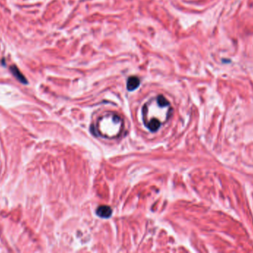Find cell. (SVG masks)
Returning a JSON list of instances; mask_svg holds the SVG:
<instances>
[{
    "instance_id": "cell-1",
    "label": "cell",
    "mask_w": 253,
    "mask_h": 253,
    "mask_svg": "<svg viewBox=\"0 0 253 253\" xmlns=\"http://www.w3.org/2000/svg\"><path fill=\"white\" fill-rule=\"evenodd\" d=\"M156 102L158 103L157 112H156L155 107L150 106L149 103L145 104L142 108V115L145 124L150 120H157L162 124L169 119L173 113V109L169 101L164 96H158Z\"/></svg>"
},
{
    "instance_id": "cell-2",
    "label": "cell",
    "mask_w": 253,
    "mask_h": 253,
    "mask_svg": "<svg viewBox=\"0 0 253 253\" xmlns=\"http://www.w3.org/2000/svg\"><path fill=\"white\" fill-rule=\"evenodd\" d=\"M123 126V120L119 115L108 114L98 120L96 130L99 136L108 139H114L120 135Z\"/></svg>"
},
{
    "instance_id": "cell-3",
    "label": "cell",
    "mask_w": 253,
    "mask_h": 253,
    "mask_svg": "<svg viewBox=\"0 0 253 253\" xmlns=\"http://www.w3.org/2000/svg\"><path fill=\"white\" fill-rule=\"evenodd\" d=\"M112 209L108 206H100L96 210L98 216L102 218H108L112 215Z\"/></svg>"
},
{
    "instance_id": "cell-4",
    "label": "cell",
    "mask_w": 253,
    "mask_h": 253,
    "mask_svg": "<svg viewBox=\"0 0 253 253\" xmlns=\"http://www.w3.org/2000/svg\"><path fill=\"white\" fill-rule=\"evenodd\" d=\"M140 85V80L136 76L130 77L127 79V88L128 91H132L136 90Z\"/></svg>"
},
{
    "instance_id": "cell-5",
    "label": "cell",
    "mask_w": 253,
    "mask_h": 253,
    "mask_svg": "<svg viewBox=\"0 0 253 253\" xmlns=\"http://www.w3.org/2000/svg\"><path fill=\"white\" fill-rule=\"evenodd\" d=\"M10 71H11L13 75L16 77V79H18L20 82L23 83V84H27V81L26 78H25V76L20 72L19 68L17 67H16L15 65L11 66V67H10Z\"/></svg>"
}]
</instances>
